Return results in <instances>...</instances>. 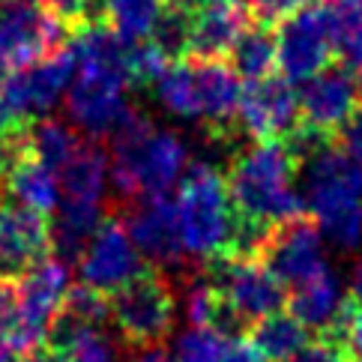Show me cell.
I'll list each match as a JSON object with an SVG mask.
<instances>
[{"label": "cell", "mask_w": 362, "mask_h": 362, "mask_svg": "<svg viewBox=\"0 0 362 362\" xmlns=\"http://www.w3.org/2000/svg\"><path fill=\"white\" fill-rule=\"evenodd\" d=\"M296 156L303 213L339 252L362 249V168L329 135L296 129L288 138Z\"/></svg>", "instance_id": "obj_1"}, {"label": "cell", "mask_w": 362, "mask_h": 362, "mask_svg": "<svg viewBox=\"0 0 362 362\" xmlns=\"http://www.w3.org/2000/svg\"><path fill=\"white\" fill-rule=\"evenodd\" d=\"M174 213L186 255L201 264H213L230 255H257L267 237V228L240 218L228 195L225 174L204 159L189 162L186 174L180 177Z\"/></svg>", "instance_id": "obj_2"}, {"label": "cell", "mask_w": 362, "mask_h": 362, "mask_svg": "<svg viewBox=\"0 0 362 362\" xmlns=\"http://www.w3.org/2000/svg\"><path fill=\"white\" fill-rule=\"evenodd\" d=\"M108 174L123 201L162 198L177 189L189 168V147L174 129H159L150 117L129 105L123 120L108 132Z\"/></svg>", "instance_id": "obj_3"}, {"label": "cell", "mask_w": 362, "mask_h": 362, "mask_svg": "<svg viewBox=\"0 0 362 362\" xmlns=\"http://www.w3.org/2000/svg\"><path fill=\"white\" fill-rule=\"evenodd\" d=\"M228 195L240 218L257 228H273L303 213L296 189V156L288 141H252L230 156L225 174Z\"/></svg>", "instance_id": "obj_4"}, {"label": "cell", "mask_w": 362, "mask_h": 362, "mask_svg": "<svg viewBox=\"0 0 362 362\" xmlns=\"http://www.w3.org/2000/svg\"><path fill=\"white\" fill-rule=\"evenodd\" d=\"M159 102L180 120L201 123L213 141H230L237 129L243 81L228 60L180 57L156 78Z\"/></svg>", "instance_id": "obj_5"}, {"label": "cell", "mask_w": 362, "mask_h": 362, "mask_svg": "<svg viewBox=\"0 0 362 362\" xmlns=\"http://www.w3.org/2000/svg\"><path fill=\"white\" fill-rule=\"evenodd\" d=\"M177 320L174 288L159 269L147 267L141 276L129 279L123 288L108 293V323L117 339L132 351L162 347Z\"/></svg>", "instance_id": "obj_6"}, {"label": "cell", "mask_w": 362, "mask_h": 362, "mask_svg": "<svg viewBox=\"0 0 362 362\" xmlns=\"http://www.w3.org/2000/svg\"><path fill=\"white\" fill-rule=\"evenodd\" d=\"M230 320L243 329L245 323H257L267 315H276L288 303L284 284L261 264L257 255H230L204 264Z\"/></svg>", "instance_id": "obj_7"}, {"label": "cell", "mask_w": 362, "mask_h": 362, "mask_svg": "<svg viewBox=\"0 0 362 362\" xmlns=\"http://www.w3.org/2000/svg\"><path fill=\"white\" fill-rule=\"evenodd\" d=\"M257 257L284 284V291L315 279L329 267L327 240L305 213L291 216L269 228L261 249H257Z\"/></svg>", "instance_id": "obj_8"}, {"label": "cell", "mask_w": 362, "mask_h": 362, "mask_svg": "<svg viewBox=\"0 0 362 362\" xmlns=\"http://www.w3.org/2000/svg\"><path fill=\"white\" fill-rule=\"evenodd\" d=\"M332 36L323 0H308L279 21L276 30V69L291 84H303L315 72L329 66Z\"/></svg>", "instance_id": "obj_9"}, {"label": "cell", "mask_w": 362, "mask_h": 362, "mask_svg": "<svg viewBox=\"0 0 362 362\" xmlns=\"http://www.w3.org/2000/svg\"><path fill=\"white\" fill-rule=\"evenodd\" d=\"M69 30L40 0H0V57L9 69L30 66L60 45Z\"/></svg>", "instance_id": "obj_10"}, {"label": "cell", "mask_w": 362, "mask_h": 362, "mask_svg": "<svg viewBox=\"0 0 362 362\" xmlns=\"http://www.w3.org/2000/svg\"><path fill=\"white\" fill-rule=\"evenodd\" d=\"M45 257H51V218L0 189V281H21Z\"/></svg>", "instance_id": "obj_11"}, {"label": "cell", "mask_w": 362, "mask_h": 362, "mask_svg": "<svg viewBox=\"0 0 362 362\" xmlns=\"http://www.w3.org/2000/svg\"><path fill=\"white\" fill-rule=\"evenodd\" d=\"M300 120V99L296 84L281 75H267L261 81L243 84V96L237 105V129L252 141H288Z\"/></svg>", "instance_id": "obj_12"}, {"label": "cell", "mask_w": 362, "mask_h": 362, "mask_svg": "<svg viewBox=\"0 0 362 362\" xmlns=\"http://www.w3.org/2000/svg\"><path fill=\"white\" fill-rule=\"evenodd\" d=\"M147 267L150 264L135 249V243L129 237V230L117 213L102 216L96 234L90 237L87 249L78 261L81 281L102 293H114L117 288H123L129 279L144 273Z\"/></svg>", "instance_id": "obj_13"}, {"label": "cell", "mask_w": 362, "mask_h": 362, "mask_svg": "<svg viewBox=\"0 0 362 362\" xmlns=\"http://www.w3.org/2000/svg\"><path fill=\"white\" fill-rule=\"evenodd\" d=\"M123 225L132 237L135 249L153 269H180L186 264V249L180 240V225L174 213V201L162 198H138L129 204Z\"/></svg>", "instance_id": "obj_14"}, {"label": "cell", "mask_w": 362, "mask_h": 362, "mask_svg": "<svg viewBox=\"0 0 362 362\" xmlns=\"http://www.w3.org/2000/svg\"><path fill=\"white\" fill-rule=\"evenodd\" d=\"M66 288H69V267L57 261L54 255L45 257L40 267H33L21 281H16L24 354H33L42 347L45 329L57 317Z\"/></svg>", "instance_id": "obj_15"}, {"label": "cell", "mask_w": 362, "mask_h": 362, "mask_svg": "<svg viewBox=\"0 0 362 362\" xmlns=\"http://www.w3.org/2000/svg\"><path fill=\"white\" fill-rule=\"evenodd\" d=\"M296 99H300L303 129L332 138L339 132V126L351 117V111L359 105L354 69L341 66V63L339 66L329 63L296 87Z\"/></svg>", "instance_id": "obj_16"}, {"label": "cell", "mask_w": 362, "mask_h": 362, "mask_svg": "<svg viewBox=\"0 0 362 362\" xmlns=\"http://www.w3.org/2000/svg\"><path fill=\"white\" fill-rule=\"evenodd\" d=\"M123 84L108 75L75 69L66 87V114L75 129H81L90 138H105L129 111L123 99Z\"/></svg>", "instance_id": "obj_17"}, {"label": "cell", "mask_w": 362, "mask_h": 362, "mask_svg": "<svg viewBox=\"0 0 362 362\" xmlns=\"http://www.w3.org/2000/svg\"><path fill=\"white\" fill-rule=\"evenodd\" d=\"M288 312L303 323L308 332L315 335H339L344 305H347V291L341 276L332 267H327L315 279L288 291Z\"/></svg>", "instance_id": "obj_18"}, {"label": "cell", "mask_w": 362, "mask_h": 362, "mask_svg": "<svg viewBox=\"0 0 362 362\" xmlns=\"http://www.w3.org/2000/svg\"><path fill=\"white\" fill-rule=\"evenodd\" d=\"M245 12L237 0H218L189 16V42L186 57H204V60H225L230 45L249 24Z\"/></svg>", "instance_id": "obj_19"}, {"label": "cell", "mask_w": 362, "mask_h": 362, "mask_svg": "<svg viewBox=\"0 0 362 362\" xmlns=\"http://www.w3.org/2000/svg\"><path fill=\"white\" fill-rule=\"evenodd\" d=\"M40 351L48 362H114V341L105 332L63 312L45 329Z\"/></svg>", "instance_id": "obj_20"}, {"label": "cell", "mask_w": 362, "mask_h": 362, "mask_svg": "<svg viewBox=\"0 0 362 362\" xmlns=\"http://www.w3.org/2000/svg\"><path fill=\"white\" fill-rule=\"evenodd\" d=\"M108 183V153L93 141H81L78 150L60 165L57 192L63 204L99 206Z\"/></svg>", "instance_id": "obj_21"}, {"label": "cell", "mask_w": 362, "mask_h": 362, "mask_svg": "<svg viewBox=\"0 0 362 362\" xmlns=\"http://www.w3.org/2000/svg\"><path fill=\"white\" fill-rule=\"evenodd\" d=\"M0 189L9 198H16L18 204L30 206V210L42 213V216H54L57 204H60V192H57V177L54 171L36 156V150H30L24 159L16 162V168L4 177Z\"/></svg>", "instance_id": "obj_22"}, {"label": "cell", "mask_w": 362, "mask_h": 362, "mask_svg": "<svg viewBox=\"0 0 362 362\" xmlns=\"http://www.w3.org/2000/svg\"><path fill=\"white\" fill-rule=\"evenodd\" d=\"M99 206L90 204H57L54 216H51V255L63 261L66 267L78 264L81 255L87 249L90 237L96 234V228L102 222Z\"/></svg>", "instance_id": "obj_23"}, {"label": "cell", "mask_w": 362, "mask_h": 362, "mask_svg": "<svg viewBox=\"0 0 362 362\" xmlns=\"http://www.w3.org/2000/svg\"><path fill=\"white\" fill-rule=\"evenodd\" d=\"M228 63L243 84L276 75V30L264 21H249L230 45Z\"/></svg>", "instance_id": "obj_24"}, {"label": "cell", "mask_w": 362, "mask_h": 362, "mask_svg": "<svg viewBox=\"0 0 362 362\" xmlns=\"http://www.w3.org/2000/svg\"><path fill=\"white\" fill-rule=\"evenodd\" d=\"M165 9V0H99L96 21H102L126 42H141L153 36Z\"/></svg>", "instance_id": "obj_25"}, {"label": "cell", "mask_w": 362, "mask_h": 362, "mask_svg": "<svg viewBox=\"0 0 362 362\" xmlns=\"http://www.w3.org/2000/svg\"><path fill=\"white\" fill-rule=\"evenodd\" d=\"M308 339H312V332H308L288 308L252 323V332H249V344L255 347V354L261 362H284L288 356L300 351Z\"/></svg>", "instance_id": "obj_26"}, {"label": "cell", "mask_w": 362, "mask_h": 362, "mask_svg": "<svg viewBox=\"0 0 362 362\" xmlns=\"http://www.w3.org/2000/svg\"><path fill=\"white\" fill-rule=\"evenodd\" d=\"M329 18L332 54H339L341 66H362V0H323Z\"/></svg>", "instance_id": "obj_27"}, {"label": "cell", "mask_w": 362, "mask_h": 362, "mask_svg": "<svg viewBox=\"0 0 362 362\" xmlns=\"http://www.w3.org/2000/svg\"><path fill=\"white\" fill-rule=\"evenodd\" d=\"M81 144V135L72 123H63L54 117H40L33 123V150L51 171H60V165L66 162Z\"/></svg>", "instance_id": "obj_28"}, {"label": "cell", "mask_w": 362, "mask_h": 362, "mask_svg": "<svg viewBox=\"0 0 362 362\" xmlns=\"http://www.w3.org/2000/svg\"><path fill=\"white\" fill-rule=\"evenodd\" d=\"M230 332L189 327L174 344L171 362H225V344Z\"/></svg>", "instance_id": "obj_29"}, {"label": "cell", "mask_w": 362, "mask_h": 362, "mask_svg": "<svg viewBox=\"0 0 362 362\" xmlns=\"http://www.w3.org/2000/svg\"><path fill=\"white\" fill-rule=\"evenodd\" d=\"M60 312L75 317V320L102 327V323H108V293L90 288V284H84V281L69 284L66 293H63Z\"/></svg>", "instance_id": "obj_30"}, {"label": "cell", "mask_w": 362, "mask_h": 362, "mask_svg": "<svg viewBox=\"0 0 362 362\" xmlns=\"http://www.w3.org/2000/svg\"><path fill=\"white\" fill-rule=\"evenodd\" d=\"M339 341H344V347L351 354L362 356V257L354 264L351 273V293H347V305H344V317L339 327Z\"/></svg>", "instance_id": "obj_31"}, {"label": "cell", "mask_w": 362, "mask_h": 362, "mask_svg": "<svg viewBox=\"0 0 362 362\" xmlns=\"http://www.w3.org/2000/svg\"><path fill=\"white\" fill-rule=\"evenodd\" d=\"M0 339L12 344L16 356H24L21 344V317H18V300H16V284L0 281Z\"/></svg>", "instance_id": "obj_32"}, {"label": "cell", "mask_w": 362, "mask_h": 362, "mask_svg": "<svg viewBox=\"0 0 362 362\" xmlns=\"http://www.w3.org/2000/svg\"><path fill=\"white\" fill-rule=\"evenodd\" d=\"M284 362H351V351L335 335H317L315 341L308 339L300 351Z\"/></svg>", "instance_id": "obj_33"}, {"label": "cell", "mask_w": 362, "mask_h": 362, "mask_svg": "<svg viewBox=\"0 0 362 362\" xmlns=\"http://www.w3.org/2000/svg\"><path fill=\"white\" fill-rule=\"evenodd\" d=\"M40 4H45L63 24H66V30L75 33L78 28H84V24L96 21L99 0H40Z\"/></svg>", "instance_id": "obj_34"}, {"label": "cell", "mask_w": 362, "mask_h": 362, "mask_svg": "<svg viewBox=\"0 0 362 362\" xmlns=\"http://www.w3.org/2000/svg\"><path fill=\"white\" fill-rule=\"evenodd\" d=\"M237 4L249 12L252 21H264V24H276L281 18H288L293 9H300L308 0H237Z\"/></svg>", "instance_id": "obj_35"}, {"label": "cell", "mask_w": 362, "mask_h": 362, "mask_svg": "<svg viewBox=\"0 0 362 362\" xmlns=\"http://www.w3.org/2000/svg\"><path fill=\"white\" fill-rule=\"evenodd\" d=\"M335 144H339L347 156L362 168V102L351 111V117L339 126V132H335Z\"/></svg>", "instance_id": "obj_36"}, {"label": "cell", "mask_w": 362, "mask_h": 362, "mask_svg": "<svg viewBox=\"0 0 362 362\" xmlns=\"http://www.w3.org/2000/svg\"><path fill=\"white\" fill-rule=\"evenodd\" d=\"M168 6H174V9H180V12H198V9H204V6H210V4H218V0H165Z\"/></svg>", "instance_id": "obj_37"}, {"label": "cell", "mask_w": 362, "mask_h": 362, "mask_svg": "<svg viewBox=\"0 0 362 362\" xmlns=\"http://www.w3.org/2000/svg\"><path fill=\"white\" fill-rule=\"evenodd\" d=\"M16 359V351H12V344L6 339H0V362H12Z\"/></svg>", "instance_id": "obj_38"}, {"label": "cell", "mask_w": 362, "mask_h": 362, "mask_svg": "<svg viewBox=\"0 0 362 362\" xmlns=\"http://www.w3.org/2000/svg\"><path fill=\"white\" fill-rule=\"evenodd\" d=\"M354 78H356V93H359V99H362V66L356 69V75H354Z\"/></svg>", "instance_id": "obj_39"}, {"label": "cell", "mask_w": 362, "mask_h": 362, "mask_svg": "<svg viewBox=\"0 0 362 362\" xmlns=\"http://www.w3.org/2000/svg\"><path fill=\"white\" fill-rule=\"evenodd\" d=\"M359 362H362V359H359Z\"/></svg>", "instance_id": "obj_40"}]
</instances>
